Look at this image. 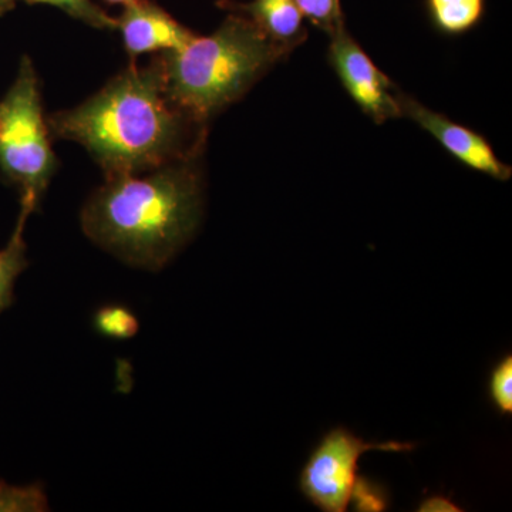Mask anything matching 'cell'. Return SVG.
<instances>
[{"label": "cell", "instance_id": "obj_1", "mask_svg": "<svg viewBox=\"0 0 512 512\" xmlns=\"http://www.w3.org/2000/svg\"><path fill=\"white\" fill-rule=\"evenodd\" d=\"M50 134L86 148L106 177L143 174L195 156L194 121L174 106L165 90L158 57L130 67L74 109L47 119Z\"/></svg>", "mask_w": 512, "mask_h": 512}, {"label": "cell", "instance_id": "obj_2", "mask_svg": "<svg viewBox=\"0 0 512 512\" xmlns=\"http://www.w3.org/2000/svg\"><path fill=\"white\" fill-rule=\"evenodd\" d=\"M195 156L143 174L106 177L83 207L84 234L128 265L164 268L200 224L202 187Z\"/></svg>", "mask_w": 512, "mask_h": 512}, {"label": "cell", "instance_id": "obj_3", "mask_svg": "<svg viewBox=\"0 0 512 512\" xmlns=\"http://www.w3.org/2000/svg\"><path fill=\"white\" fill-rule=\"evenodd\" d=\"M289 50L254 23L232 12L210 36H194L181 49L158 55L174 106L200 124L238 100Z\"/></svg>", "mask_w": 512, "mask_h": 512}, {"label": "cell", "instance_id": "obj_4", "mask_svg": "<svg viewBox=\"0 0 512 512\" xmlns=\"http://www.w3.org/2000/svg\"><path fill=\"white\" fill-rule=\"evenodd\" d=\"M43 114L40 80L28 56L0 99V177L18 188L20 204L39 210L59 161Z\"/></svg>", "mask_w": 512, "mask_h": 512}, {"label": "cell", "instance_id": "obj_5", "mask_svg": "<svg viewBox=\"0 0 512 512\" xmlns=\"http://www.w3.org/2000/svg\"><path fill=\"white\" fill-rule=\"evenodd\" d=\"M412 443H370L346 427H333L318 441L299 474L303 497L323 512H345L359 481V460L369 451L409 453Z\"/></svg>", "mask_w": 512, "mask_h": 512}, {"label": "cell", "instance_id": "obj_6", "mask_svg": "<svg viewBox=\"0 0 512 512\" xmlns=\"http://www.w3.org/2000/svg\"><path fill=\"white\" fill-rule=\"evenodd\" d=\"M329 60L336 76L353 101L376 123L402 116L399 94H394L393 84L377 69L345 25L330 33Z\"/></svg>", "mask_w": 512, "mask_h": 512}, {"label": "cell", "instance_id": "obj_7", "mask_svg": "<svg viewBox=\"0 0 512 512\" xmlns=\"http://www.w3.org/2000/svg\"><path fill=\"white\" fill-rule=\"evenodd\" d=\"M400 110L423 130L430 133L446 148L451 156L473 168L478 173L490 175L495 180L507 181L511 178V168L498 160L493 148L483 136L448 120L443 114L426 109L420 103L399 94Z\"/></svg>", "mask_w": 512, "mask_h": 512}, {"label": "cell", "instance_id": "obj_8", "mask_svg": "<svg viewBox=\"0 0 512 512\" xmlns=\"http://www.w3.org/2000/svg\"><path fill=\"white\" fill-rule=\"evenodd\" d=\"M117 30L121 33L124 49L131 60L148 53L161 55L173 52L187 45L195 36L190 29L150 0H137L126 6L117 19Z\"/></svg>", "mask_w": 512, "mask_h": 512}, {"label": "cell", "instance_id": "obj_9", "mask_svg": "<svg viewBox=\"0 0 512 512\" xmlns=\"http://www.w3.org/2000/svg\"><path fill=\"white\" fill-rule=\"evenodd\" d=\"M221 8L238 12L276 45L291 50L306 37L301 9L296 0H252L251 3L221 2Z\"/></svg>", "mask_w": 512, "mask_h": 512}, {"label": "cell", "instance_id": "obj_10", "mask_svg": "<svg viewBox=\"0 0 512 512\" xmlns=\"http://www.w3.org/2000/svg\"><path fill=\"white\" fill-rule=\"evenodd\" d=\"M29 205L20 204L18 224L13 229L5 248L0 249V313L5 312L15 302V284L20 274L28 268L29 261L26 256L25 234L26 222L33 214Z\"/></svg>", "mask_w": 512, "mask_h": 512}, {"label": "cell", "instance_id": "obj_11", "mask_svg": "<svg viewBox=\"0 0 512 512\" xmlns=\"http://www.w3.org/2000/svg\"><path fill=\"white\" fill-rule=\"evenodd\" d=\"M431 22L448 36H460L483 19L485 0H427Z\"/></svg>", "mask_w": 512, "mask_h": 512}, {"label": "cell", "instance_id": "obj_12", "mask_svg": "<svg viewBox=\"0 0 512 512\" xmlns=\"http://www.w3.org/2000/svg\"><path fill=\"white\" fill-rule=\"evenodd\" d=\"M37 3V5L55 6L70 18L80 20L94 29L117 30V19L107 15L100 6L92 0H0V16L6 15L16 3Z\"/></svg>", "mask_w": 512, "mask_h": 512}, {"label": "cell", "instance_id": "obj_13", "mask_svg": "<svg viewBox=\"0 0 512 512\" xmlns=\"http://www.w3.org/2000/svg\"><path fill=\"white\" fill-rule=\"evenodd\" d=\"M96 332L103 338L114 340L133 339L140 330L136 313L121 303L100 306L93 316Z\"/></svg>", "mask_w": 512, "mask_h": 512}, {"label": "cell", "instance_id": "obj_14", "mask_svg": "<svg viewBox=\"0 0 512 512\" xmlns=\"http://www.w3.org/2000/svg\"><path fill=\"white\" fill-rule=\"evenodd\" d=\"M49 500L42 484L10 485L0 481V512H43Z\"/></svg>", "mask_w": 512, "mask_h": 512}, {"label": "cell", "instance_id": "obj_15", "mask_svg": "<svg viewBox=\"0 0 512 512\" xmlns=\"http://www.w3.org/2000/svg\"><path fill=\"white\" fill-rule=\"evenodd\" d=\"M488 396L500 416L512 414V356L501 357L488 377Z\"/></svg>", "mask_w": 512, "mask_h": 512}, {"label": "cell", "instance_id": "obj_16", "mask_svg": "<svg viewBox=\"0 0 512 512\" xmlns=\"http://www.w3.org/2000/svg\"><path fill=\"white\" fill-rule=\"evenodd\" d=\"M296 3L306 19L329 35L345 25L340 0H296Z\"/></svg>", "mask_w": 512, "mask_h": 512}, {"label": "cell", "instance_id": "obj_17", "mask_svg": "<svg viewBox=\"0 0 512 512\" xmlns=\"http://www.w3.org/2000/svg\"><path fill=\"white\" fill-rule=\"evenodd\" d=\"M352 503H355L356 510L383 511L387 507V493L383 490L382 485L359 477Z\"/></svg>", "mask_w": 512, "mask_h": 512}, {"label": "cell", "instance_id": "obj_18", "mask_svg": "<svg viewBox=\"0 0 512 512\" xmlns=\"http://www.w3.org/2000/svg\"><path fill=\"white\" fill-rule=\"evenodd\" d=\"M419 512H460L463 511V508L458 507L456 503H454L451 498L446 497V495H429V497L424 498L423 501L419 504V508H417Z\"/></svg>", "mask_w": 512, "mask_h": 512}, {"label": "cell", "instance_id": "obj_19", "mask_svg": "<svg viewBox=\"0 0 512 512\" xmlns=\"http://www.w3.org/2000/svg\"><path fill=\"white\" fill-rule=\"evenodd\" d=\"M110 5H121L126 8V6L131 5V3L137 2V0H106Z\"/></svg>", "mask_w": 512, "mask_h": 512}]
</instances>
